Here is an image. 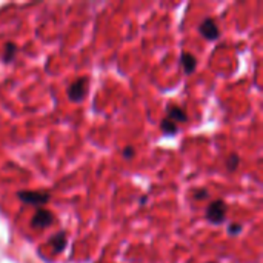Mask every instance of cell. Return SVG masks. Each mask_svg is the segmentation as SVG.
I'll use <instances>...</instances> for the list:
<instances>
[{"instance_id":"obj_13","label":"cell","mask_w":263,"mask_h":263,"mask_svg":"<svg viewBox=\"0 0 263 263\" xmlns=\"http://www.w3.org/2000/svg\"><path fill=\"white\" fill-rule=\"evenodd\" d=\"M240 231H242V225H239V223L230 225V228H228V233H230L231 236H236V234H239Z\"/></svg>"},{"instance_id":"obj_2","label":"cell","mask_w":263,"mask_h":263,"mask_svg":"<svg viewBox=\"0 0 263 263\" xmlns=\"http://www.w3.org/2000/svg\"><path fill=\"white\" fill-rule=\"evenodd\" d=\"M227 217V205L223 200H214L213 203H210L208 210H206V219L211 223H222Z\"/></svg>"},{"instance_id":"obj_12","label":"cell","mask_w":263,"mask_h":263,"mask_svg":"<svg viewBox=\"0 0 263 263\" xmlns=\"http://www.w3.org/2000/svg\"><path fill=\"white\" fill-rule=\"evenodd\" d=\"M134 156H136V153H134V148H133V146H126V148L123 149V159H125V160H131Z\"/></svg>"},{"instance_id":"obj_10","label":"cell","mask_w":263,"mask_h":263,"mask_svg":"<svg viewBox=\"0 0 263 263\" xmlns=\"http://www.w3.org/2000/svg\"><path fill=\"white\" fill-rule=\"evenodd\" d=\"M162 131H163L166 136H174V134L177 133V125H176L173 120H170V119L162 120Z\"/></svg>"},{"instance_id":"obj_4","label":"cell","mask_w":263,"mask_h":263,"mask_svg":"<svg viewBox=\"0 0 263 263\" xmlns=\"http://www.w3.org/2000/svg\"><path fill=\"white\" fill-rule=\"evenodd\" d=\"M200 34L206 39V40H217L219 35H220V29L217 26V23L213 20V18H206L200 23V28H199Z\"/></svg>"},{"instance_id":"obj_7","label":"cell","mask_w":263,"mask_h":263,"mask_svg":"<svg viewBox=\"0 0 263 263\" xmlns=\"http://www.w3.org/2000/svg\"><path fill=\"white\" fill-rule=\"evenodd\" d=\"M49 243L52 247L54 254H60L65 250V247H66V236H65V233H59L57 236H54Z\"/></svg>"},{"instance_id":"obj_1","label":"cell","mask_w":263,"mask_h":263,"mask_svg":"<svg viewBox=\"0 0 263 263\" xmlns=\"http://www.w3.org/2000/svg\"><path fill=\"white\" fill-rule=\"evenodd\" d=\"M17 197L23 203L31 205V206H37V208H42L49 200V194L42 193V191H20V193H17Z\"/></svg>"},{"instance_id":"obj_14","label":"cell","mask_w":263,"mask_h":263,"mask_svg":"<svg viewBox=\"0 0 263 263\" xmlns=\"http://www.w3.org/2000/svg\"><path fill=\"white\" fill-rule=\"evenodd\" d=\"M208 197V191L206 190H202V191H197L196 193V199L200 200V199H206Z\"/></svg>"},{"instance_id":"obj_11","label":"cell","mask_w":263,"mask_h":263,"mask_svg":"<svg viewBox=\"0 0 263 263\" xmlns=\"http://www.w3.org/2000/svg\"><path fill=\"white\" fill-rule=\"evenodd\" d=\"M227 165H228V170L230 171H236L237 165H239V156L237 154H231L227 160Z\"/></svg>"},{"instance_id":"obj_9","label":"cell","mask_w":263,"mask_h":263,"mask_svg":"<svg viewBox=\"0 0 263 263\" xmlns=\"http://www.w3.org/2000/svg\"><path fill=\"white\" fill-rule=\"evenodd\" d=\"M15 54H17V46L12 43V42H8L6 45H5V52H3V62H11L14 57H15Z\"/></svg>"},{"instance_id":"obj_3","label":"cell","mask_w":263,"mask_h":263,"mask_svg":"<svg viewBox=\"0 0 263 263\" xmlns=\"http://www.w3.org/2000/svg\"><path fill=\"white\" fill-rule=\"evenodd\" d=\"M86 91H88V79L80 77V79H77L76 82L71 83V86L68 89V97L72 102H80L86 96Z\"/></svg>"},{"instance_id":"obj_5","label":"cell","mask_w":263,"mask_h":263,"mask_svg":"<svg viewBox=\"0 0 263 263\" xmlns=\"http://www.w3.org/2000/svg\"><path fill=\"white\" fill-rule=\"evenodd\" d=\"M52 223V214L46 210H37V213L34 214L32 220H31V225L32 228H37V230H42V228H46Z\"/></svg>"},{"instance_id":"obj_8","label":"cell","mask_w":263,"mask_h":263,"mask_svg":"<svg viewBox=\"0 0 263 263\" xmlns=\"http://www.w3.org/2000/svg\"><path fill=\"white\" fill-rule=\"evenodd\" d=\"M168 114H170V120H173L174 123H176V122H177V123H183V122L188 120L186 112H185L180 106H170Z\"/></svg>"},{"instance_id":"obj_6","label":"cell","mask_w":263,"mask_h":263,"mask_svg":"<svg viewBox=\"0 0 263 263\" xmlns=\"http://www.w3.org/2000/svg\"><path fill=\"white\" fill-rule=\"evenodd\" d=\"M182 65H183V69L186 74H193L196 71V66H197V60L191 52H183L182 54Z\"/></svg>"}]
</instances>
